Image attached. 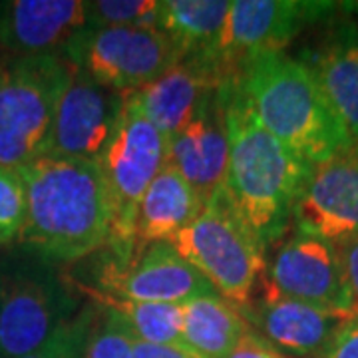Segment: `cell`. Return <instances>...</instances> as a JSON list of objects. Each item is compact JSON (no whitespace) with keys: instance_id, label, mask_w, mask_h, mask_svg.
Segmentation results:
<instances>
[{"instance_id":"obj_1","label":"cell","mask_w":358,"mask_h":358,"mask_svg":"<svg viewBox=\"0 0 358 358\" xmlns=\"http://www.w3.org/2000/svg\"><path fill=\"white\" fill-rule=\"evenodd\" d=\"M219 94L229 140L219 195L265 251L293 223L294 205L313 166L259 124L233 78L219 88Z\"/></svg>"},{"instance_id":"obj_2","label":"cell","mask_w":358,"mask_h":358,"mask_svg":"<svg viewBox=\"0 0 358 358\" xmlns=\"http://www.w3.org/2000/svg\"><path fill=\"white\" fill-rule=\"evenodd\" d=\"M26 187L20 239L46 263H72L108 245L112 201L94 159L42 155L18 169Z\"/></svg>"},{"instance_id":"obj_3","label":"cell","mask_w":358,"mask_h":358,"mask_svg":"<svg viewBox=\"0 0 358 358\" xmlns=\"http://www.w3.org/2000/svg\"><path fill=\"white\" fill-rule=\"evenodd\" d=\"M233 80L259 124L308 166L355 145L303 60L265 52L245 60Z\"/></svg>"},{"instance_id":"obj_4","label":"cell","mask_w":358,"mask_h":358,"mask_svg":"<svg viewBox=\"0 0 358 358\" xmlns=\"http://www.w3.org/2000/svg\"><path fill=\"white\" fill-rule=\"evenodd\" d=\"M70 74L62 56L0 60V169L18 171L46 155L56 106Z\"/></svg>"},{"instance_id":"obj_5","label":"cell","mask_w":358,"mask_h":358,"mask_svg":"<svg viewBox=\"0 0 358 358\" xmlns=\"http://www.w3.org/2000/svg\"><path fill=\"white\" fill-rule=\"evenodd\" d=\"M166 140L141 112L136 92H124L114 136L98 162L112 201V235L108 245L114 247L122 265L136 251L134 223L138 205L166 166Z\"/></svg>"},{"instance_id":"obj_6","label":"cell","mask_w":358,"mask_h":358,"mask_svg":"<svg viewBox=\"0 0 358 358\" xmlns=\"http://www.w3.org/2000/svg\"><path fill=\"white\" fill-rule=\"evenodd\" d=\"M167 243L213 285L219 296L237 307L249 303L265 271L263 247L231 213L219 193Z\"/></svg>"},{"instance_id":"obj_7","label":"cell","mask_w":358,"mask_h":358,"mask_svg":"<svg viewBox=\"0 0 358 358\" xmlns=\"http://www.w3.org/2000/svg\"><path fill=\"white\" fill-rule=\"evenodd\" d=\"M62 58L72 70L114 92H134L181 60L159 28L86 26L66 44Z\"/></svg>"},{"instance_id":"obj_8","label":"cell","mask_w":358,"mask_h":358,"mask_svg":"<svg viewBox=\"0 0 358 358\" xmlns=\"http://www.w3.org/2000/svg\"><path fill=\"white\" fill-rule=\"evenodd\" d=\"M54 268L34 255L0 271V358H22L44 345L76 313Z\"/></svg>"},{"instance_id":"obj_9","label":"cell","mask_w":358,"mask_h":358,"mask_svg":"<svg viewBox=\"0 0 358 358\" xmlns=\"http://www.w3.org/2000/svg\"><path fill=\"white\" fill-rule=\"evenodd\" d=\"M334 2L299 0H233L219 42V56L231 76L245 60L282 52L310 22L331 14Z\"/></svg>"},{"instance_id":"obj_10","label":"cell","mask_w":358,"mask_h":358,"mask_svg":"<svg viewBox=\"0 0 358 358\" xmlns=\"http://www.w3.org/2000/svg\"><path fill=\"white\" fill-rule=\"evenodd\" d=\"M296 233L338 245L358 235V145L313 166L293 211Z\"/></svg>"},{"instance_id":"obj_11","label":"cell","mask_w":358,"mask_h":358,"mask_svg":"<svg viewBox=\"0 0 358 358\" xmlns=\"http://www.w3.org/2000/svg\"><path fill=\"white\" fill-rule=\"evenodd\" d=\"M124 94L72 70L56 106L46 155L100 162L114 136Z\"/></svg>"},{"instance_id":"obj_12","label":"cell","mask_w":358,"mask_h":358,"mask_svg":"<svg viewBox=\"0 0 358 358\" xmlns=\"http://www.w3.org/2000/svg\"><path fill=\"white\" fill-rule=\"evenodd\" d=\"M265 296L350 310L336 245L294 233L273 257L265 279Z\"/></svg>"},{"instance_id":"obj_13","label":"cell","mask_w":358,"mask_h":358,"mask_svg":"<svg viewBox=\"0 0 358 358\" xmlns=\"http://www.w3.org/2000/svg\"><path fill=\"white\" fill-rule=\"evenodd\" d=\"M237 308L253 331L289 357L322 358L341 331L357 319L350 310L265 294Z\"/></svg>"},{"instance_id":"obj_14","label":"cell","mask_w":358,"mask_h":358,"mask_svg":"<svg viewBox=\"0 0 358 358\" xmlns=\"http://www.w3.org/2000/svg\"><path fill=\"white\" fill-rule=\"evenodd\" d=\"M103 282L115 296L141 303L183 305L197 296L217 294L213 285L167 241L138 247L129 261L106 273Z\"/></svg>"},{"instance_id":"obj_15","label":"cell","mask_w":358,"mask_h":358,"mask_svg":"<svg viewBox=\"0 0 358 358\" xmlns=\"http://www.w3.org/2000/svg\"><path fill=\"white\" fill-rule=\"evenodd\" d=\"M227 155L229 140L217 88L205 96L185 128L169 141L166 166L173 167L205 205L221 192Z\"/></svg>"},{"instance_id":"obj_16","label":"cell","mask_w":358,"mask_h":358,"mask_svg":"<svg viewBox=\"0 0 358 358\" xmlns=\"http://www.w3.org/2000/svg\"><path fill=\"white\" fill-rule=\"evenodd\" d=\"M88 26L84 0H16L0 4V48L10 56H62Z\"/></svg>"},{"instance_id":"obj_17","label":"cell","mask_w":358,"mask_h":358,"mask_svg":"<svg viewBox=\"0 0 358 358\" xmlns=\"http://www.w3.org/2000/svg\"><path fill=\"white\" fill-rule=\"evenodd\" d=\"M231 74L213 60L181 58L167 72L136 92L141 112L169 141L192 120L207 94L221 88Z\"/></svg>"},{"instance_id":"obj_18","label":"cell","mask_w":358,"mask_h":358,"mask_svg":"<svg viewBox=\"0 0 358 358\" xmlns=\"http://www.w3.org/2000/svg\"><path fill=\"white\" fill-rule=\"evenodd\" d=\"M319 82L334 115L358 145V32L343 22L310 60H303Z\"/></svg>"},{"instance_id":"obj_19","label":"cell","mask_w":358,"mask_h":358,"mask_svg":"<svg viewBox=\"0 0 358 358\" xmlns=\"http://www.w3.org/2000/svg\"><path fill=\"white\" fill-rule=\"evenodd\" d=\"M203 209L193 187L173 167L164 166L150 183L138 205L134 223L136 249L143 245L169 241L185 229Z\"/></svg>"},{"instance_id":"obj_20","label":"cell","mask_w":358,"mask_h":358,"mask_svg":"<svg viewBox=\"0 0 358 358\" xmlns=\"http://www.w3.org/2000/svg\"><path fill=\"white\" fill-rule=\"evenodd\" d=\"M229 8V0H159L157 28L173 42L181 58L213 60L227 70L219 56V42Z\"/></svg>"},{"instance_id":"obj_21","label":"cell","mask_w":358,"mask_h":358,"mask_svg":"<svg viewBox=\"0 0 358 358\" xmlns=\"http://www.w3.org/2000/svg\"><path fill=\"white\" fill-rule=\"evenodd\" d=\"M249 331L237 305L219 294L197 296L181 305V334L199 358H227Z\"/></svg>"},{"instance_id":"obj_22","label":"cell","mask_w":358,"mask_h":358,"mask_svg":"<svg viewBox=\"0 0 358 358\" xmlns=\"http://www.w3.org/2000/svg\"><path fill=\"white\" fill-rule=\"evenodd\" d=\"M100 301L108 303L124 319L136 341L187 350L181 334V305L141 303L114 296H100Z\"/></svg>"},{"instance_id":"obj_23","label":"cell","mask_w":358,"mask_h":358,"mask_svg":"<svg viewBox=\"0 0 358 358\" xmlns=\"http://www.w3.org/2000/svg\"><path fill=\"white\" fill-rule=\"evenodd\" d=\"M134 334L108 303L96 305L82 358H134Z\"/></svg>"},{"instance_id":"obj_24","label":"cell","mask_w":358,"mask_h":358,"mask_svg":"<svg viewBox=\"0 0 358 358\" xmlns=\"http://www.w3.org/2000/svg\"><path fill=\"white\" fill-rule=\"evenodd\" d=\"M159 0H96L88 2V26L157 28Z\"/></svg>"},{"instance_id":"obj_25","label":"cell","mask_w":358,"mask_h":358,"mask_svg":"<svg viewBox=\"0 0 358 358\" xmlns=\"http://www.w3.org/2000/svg\"><path fill=\"white\" fill-rule=\"evenodd\" d=\"M96 305L78 310L72 319L64 322L44 345L22 358H82L90 322L94 319Z\"/></svg>"},{"instance_id":"obj_26","label":"cell","mask_w":358,"mask_h":358,"mask_svg":"<svg viewBox=\"0 0 358 358\" xmlns=\"http://www.w3.org/2000/svg\"><path fill=\"white\" fill-rule=\"evenodd\" d=\"M26 223V187L18 171L0 169V241L20 237Z\"/></svg>"},{"instance_id":"obj_27","label":"cell","mask_w":358,"mask_h":358,"mask_svg":"<svg viewBox=\"0 0 358 358\" xmlns=\"http://www.w3.org/2000/svg\"><path fill=\"white\" fill-rule=\"evenodd\" d=\"M341 267L345 275L346 293L350 301V313L358 319V235L345 243L336 245Z\"/></svg>"},{"instance_id":"obj_28","label":"cell","mask_w":358,"mask_h":358,"mask_svg":"<svg viewBox=\"0 0 358 358\" xmlns=\"http://www.w3.org/2000/svg\"><path fill=\"white\" fill-rule=\"evenodd\" d=\"M227 358H291L289 355L281 352L275 345H271L267 338H263L261 334L253 331L249 327V331L241 336L239 345L233 348Z\"/></svg>"},{"instance_id":"obj_29","label":"cell","mask_w":358,"mask_h":358,"mask_svg":"<svg viewBox=\"0 0 358 358\" xmlns=\"http://www.w3.org/2000/svg\"><path fill=\"white\" fill-rule=\"evenodd\" d=\"M322 358H358V319L346 324Z\"/></svg>"},{"instance_id":"obj_30","label":"cell","mask_w":358,"mask_h":358,"mask_svg":"<svg viewBox=\"0 0 358 358\" xmlns=\"http://www.w3.org/2000/svg\"><path fill=\"white\" fill-rule=\"evenodd\" d=\"M134 358H199L195 357L189 350H181L173 346L150 345V343H134Z\"/></svg>"},{"instance_id":"obj_31","label":"cell","mask_w":358,"mask_h":358,"mask_svg":"<svg viewBox=\"0 0 358 358\" xmlns=\"http://www.w3.org/2000/svg\"><path fill=\"white\" fill-rule=\"evenodd\" d=\"M341 6H343V10L350 16L348 22L355 26V30L358 32V2H343Z\"/></svg>"}]
</instances>
